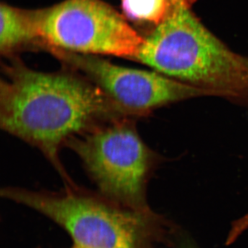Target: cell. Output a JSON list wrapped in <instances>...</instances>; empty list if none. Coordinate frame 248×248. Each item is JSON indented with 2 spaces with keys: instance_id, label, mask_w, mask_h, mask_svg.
I'll list each match as a JSON object with an SVG mask.
<instances>
[{
  "instance_id": "6da1fadb",
  "label": "cell",
  "mask_w": 248,
  "mask_h": 248,
  "mask_svg": "<svg viewBox=\"0 0 248 248\" xmlns=\"http://www.w3.org/2000/svg\"><path fill=\"white\" fill-rule=\"evenodd\" d=\"M64 66L60 71H39L17 59L5 64L0 83V126L40 151L68 184L73 182L60 157L67 142L129 117L89 78Z\"/></svg>"
},
{
  "instance_id": "7a4b0ae2",
  "label": "cell",
  "mask_w": 248,
  "mask_h": 248,
  "mask_svg": "<svg viewBox=\"0 0 248 248\" xmlns=\"http://www.w3.org/2000/svg\"><path fill=\"white\" fill-rule=\"evenodd\" d=\"M134 60L216 95L248 100V58L204 27L188 0H171L167 17L144 38Z\"/></svg>"
},
{
  "instance_id": "3957f363",
  "label": "cell",
  "mask_w": 248,
  "mask_h": 248,
  "mask_svg": "<svg viewBox=\"0 0 248 248\" xmlns=\"http://www.w3.org/2000/svg\"><path fill=\"white\" fill-rule=\"evenodd\" d=\"M1 195L55 222L71 236L76 248H146L154 215L129 208L77 186L60 191L6 187Z\"/></svg>"
},
{
  "instance_id": "277c9868",
  "label": "cell",
  "mask_w": 248,
  "mask_h": 248,
  "mask_svg": "<svg viewBox=\"0 0 248 248\" xmlns=\"http://www.w3.org/2000/svg\"><path fill=\"white\" fill-rule=\"evenodd\" d=\"M135 121H111L72 138L66 147L78 155L99 193L129 208L149 211L146 190L156 158Z\"/></svg>"
},
{
  "instance_id": "5b68a950",
  "label": "cell",
  "mask_w": 248,
  "mask_h": 248,
  "mask_svg": "<svg viewBox=\"0 0 248 248\" xmlns=\"http://www.w3.org/2000/svg\"><path fill=\"white\" fill-rule=\"evenodd\" d=\"M39 45L49 51L135 60L144 38L102 0H64L35 11Z\"/></svg>"
},
{
  "instance_id": "8992f818",
  "label": "cell",
  "mask_w": 248,
  "mask_h": 248,
  "mask_svg": "<svg viewBox=\"0 0 248 248\" xmlns=\"http://www.w3.org/2000/svg\"><path fill=\"white\" fill-rule=\"evenodd\" d=\"M51 53L64 66L89 78L125 115L135 120L172 103L215 95L211 91L173 79L158 72L120 66L94 55L63 51Z\"/></svg>"
},
{
  "instance_id": "52a82bcc",
  "label": "cell",
  "mask_w": 248,
  "mask_h": 248,
  "mask_svg": "<svg viewBox=\"0 0 248 248\" xmlns=\"http://www.w3.org/2000/svg\"><path fill=\"white\" fill-rule=\"evenodd\" d=\"M0 18L1 55L11 57L29 44L37 43L35 11H25L7 4H1Z\"/></svg>"
},
{
  "instance_id": "ba28073f",
  "label": "cell",
  "mask_w": 248,
  "mask_h": 248,
  "mask_svg": "<svg viewBox=\"0 0 248 248\" xmlns=\"http://www.w3.org/2000/svg\"><path fill=\"white\" fill-rule=\"evenodd\" d=\"M125 17L133 22L149 24L155 27L169 14L171 0H120Z\"/></svg>"
},
{
  "instance_id": "9c48e42d",
  "label": "cell",
  "mask_w": 248,
  "mask_h": 248,
  "mask_svg": "<svg viewBox=\"0 0 248 248\" xmlns=\"http://www.w3.org/2000/svg\"><path fill=\"white\" fill-rule=\"evenodd\" d=\"M248 229V213L233 222L228 236L232 241H236L245 231Z\"/></svg>"
},
{
  "instance_id": "30bf717a",
  "label": "cell",
  "mask_w": 248,
  "mask_h": 248,
  "mask_svg": "<svg viewBox=\"0 0 248 248\" xmlns=\"http://www.w3.org/2000/svg\"></svg>"
},
{
  "instance_id": "8fae6325",
  "label": "cell",
  "mask_w": 248,
  "mask_h": 248,
  "mask_svg": "<svg viewBox=\"0 0 248 248\" xmlns=\"http://www.w3.org/2000/svg\"></svg>"
}]
</instances>
